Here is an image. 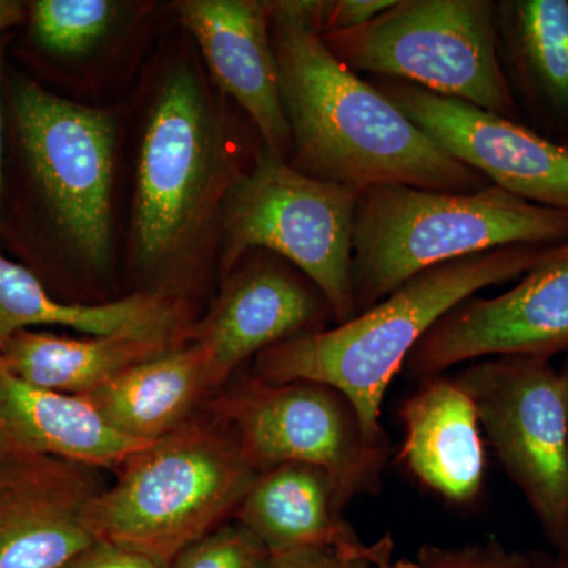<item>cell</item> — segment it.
Returning <instances> with one entry per match:
<instances>
[{
    "label": "cell",
    "instance_id": "cell-13",
    "mask_svg": "<svg viewBox=\"0 0 568 568\" xmlns=\"http://www.w3.org/2000/svg\"><path fill=\"white\" fill-rule=\"evenodd\" d=\"M97 467L0 454V568H62L95 544L84 515L104 488Z\"/></svg>",
    "mask_w": 568,
    "mask_h": 568
},
{
    "label": "cell",
    "instance_id": "cell-17",
    "mask_svg": "<svg viewBox=\"0 0 568 568\" xmlns=\"http://www.w3.org/2000/svg\"><path fill=\"white\" fill-rule=\"evenodd\" d=\"M145 444L108 424L82 396L32 386L0 364V454L118 470Z\"/></svg>",
    "mask_w": 568,
    "mask_h": 568
},
{
    "label": "cell",
    "instance_id": "cell-7",
    "mask_svg": "<svg viewBox=\"0 0 568 568\" xmlns=\"http://www.w3.org/2000/svg\"><path fill=\"white\" fill-rule=\"evenodd\" d=\"M260 473L301 463L331 474L347 503L376 493L386 448L368 439L357 413L335 388L308 381L250 377L207 403Z\"/></svg>",
    "mask_w": 568,
    "mask_h": 568
},
{
    "label": "cell",
    "instance_id": "cell-32",
    "mask_svg": "<svg viewBox=\"0 0 568 568\" xmlns=\"http://www.w3.org/2000/svg\"><path fill=\"white\" fill-rule=\"evenodd\" d=\"M2 65V58H0ZM0 192H2V115H0Z\"/></svg>",
    "mask_w": 568,
    "mask_h": 568
},
{
    "label": "cell",
    "instance_id": "cell-11",
    "mask_svg": "<svg viewBox=\"0 0 568 568\" xmlns=\"http://www.w3.org/2000/svg\"><path fill=\"white\" fill-rule=\"evenodd\" d=\"M568 351V241L548 246L506 293L467 298L440 317L406 361L410 376L444 375L500 355L548 357Z\"/></svg>",
    "mask_w": 568,
    "mask_h": 568
},
{
    "label": "cell",
    "instance_id": "cell-16",
    "mask_svg": "<svg viewBox=\"0 0 568 568\" xmlns=\"http://www.w3.org/2000/svg\"><path fill=\"white\" fill-rule=\"evenodd\" d=\"M399 458L410 474L448 503L469 504L484 489L480 420L473 398L455 377L422 379L403 403Z\"/></svg>",
    "mask_w": 568,
    "mask_h": 568
},
{
    "label": "cell",
    "instance_id": "cell-34",
    "mask_svg": "<svg viewBox=\"0 0 568 568\" xmlns=\"http://www.w3.org/2000/svg\"><path fill=\"white\" fill-rule=\"evenodd\" d=\"M560 551H562V556H568V536H567L566 545H564V548L560 549Z\"/></svg>",
    "mask_w": 568,
    "mask_h": 568
},
{
    "label": "cell",
    "instance_id": "cell-26",
    "mask_svg": "<svg viewBox=\"0 0 568 568\" xmlns=\"http://www.w3.org/2000/svg\"><path fill=\"white\" fill-rule=\"evenodd\" d=\"M394 555V540L386 536L362 551L312 548L276 552L265 558L260 568H375L377 562Z\"/></svg>",
    "mask_w": 568,
    "mask_h": 568
},
{
    "label": "cell",
    "instance_id": "cell-18",
    "mask_svg": "<svg viewBox=\"0 0 568 568\" xmlns=\"http://www.w3.org/2000/svg\"><path fill=\"white\" fill-rule=\"evenodd\" d=\"M346 504L331 474L287 463L260 473L234 518L268 555L312 548L362 551L368 545L346 521Z\"/></svg>",
    "mask_w": 568,
    "mask_h": 568
},
{
    "label": "cell",
    "instance_id": "cell-19",
    "mask_svg": "<svg viewBox=\"0 0 568 568\" xmlns=\"http://www.w3.org/2000/svg\"><path fill=\"white\" fill-rule=\"evenodd\" d=\"M497 41L518 108L568 148V0L497 2Z\"/></svg>",
    "mask_w": 568,
    "mask_h": 568
},
{
    "label": "cell",
    "instance_id": "cell-29",
    "mask_svg": "<svg viewBox=\"0 0 568 568\" xmlns=\"http://www.w3.org/2000/svg\"><path fill=\"white\" fill-rule=\"evenodd\" d=\"M22 17H24L22 3L13 2V0H0V31L20 24Z\"/></svg>",
    "mask_w": 568,
    "mask_h": 568
},
{
    "label": "cell",
    "instance_id": "cell-9",
    "mask_svg": "<svg viewBox=\"0 0 568 568\" xmlns=\"http://www.w3.org/2000/svg\"><path fill=\"white\" fill-rule=\"evenodd\" d=\"M455 379L474 405L500 465L559 549L568 536V420L551 358L500 355Z\"/></svg>",
    "mask_w": 568,
    "mask_h": 568
},
{
    "label": "cell",
    "instance_id": "cell-15",
    "mask_svg": "<svg viewBox=\"0 0 568 568\" xmlns=\"http://www.w3.org/2000/svg\"><path fill=\"white\" fill-rule=\"evenodd\" d=\"M179 17L200 43L213 80L250 115L264 149L293 152L271 36V2L185 0Z\"/></svg>",
    "mask_w": 568,
    "mask_h": 568
},
{
    "label": "cell",
    "instance_id": "cell-6",
    "mask_svg": "<svg viewBox=\"0 0 568 568\" xmlns=\"http://www.w3.org/2000/svg\"><path fill=\"white\" fill-rule=\"evenodd\" d=\"M358 190L295 170L263 149L253 170L227 190L224 271L252 250L284 257L315 284L336 324L353 320V231Z\"/></svg>",
    "mask_w": 568,
    "mask_h": 568
},
{
    "label": "cell",
    "instance_id": "cell-31",
    "mask_svg": "<svg viewBox=\"0 0 568 568\" xmlns=\"http://www.w3.org/2000/svg\"><path fill=\"white\" fill-rule=\"evenodd\" d=\"M560 388H562L564 405H566L567 420H568V355L564 362L562 368L558 369Z\"/></svg>",
    "mask_w": 568,
    "mask_h": 568
},
{
    "label": "cell",
    "instance_id": "cell-14",
    "mask_svg": "<svg viewBox=\"0 0 568 568\" xmlns=\"http://www.w3.org/2000/svg\"><path fill=\"white\" fill-rule=\"evenodd\" d=\"M331 316V306L315 284L275 261L257 260L227 282L211 315L194 331L192 343L203 354L213 392L253 355L321 331Z\"/></svg>",
    "mask_w": 568,
    "mask_h": 568
},
{
    "label": "cell",
    "instance_id": "cell-23",
    "mask_svg": "<svg viewBox=\"0 0 568 568\" xmlns=\"http://www.w3.org/2000/svg\"><path fill=\"white\" fill-rule=\"evenodd\" d=\"M32 32L41 47L82 54L102 40L118 13L106 0H39L32 3Z\"/></svg>",
    "mask_w": 568,
    "mask_h": 568
},
{
    "label": "cell",
    "instance_id": "cell-2",
    "mask_svg": "<svg viewBox=\"0 0 568 568\" xmlns=\"http://www.w3.org/2000/svg\"><path fill=\"white\" fill-rule=\"evenodd\" d=\"M551 245H508L428 268L347 323L294 336L256 357L264 383L324 384L345 396L369 440L384 444V399L433 325L495 284L519 278Z\"/></svg>",
    "mask_w": 568,
    "mask_h": 568
},
{
    "label": "cell",
    "instance_id": "cell-24",
    "mask_svg": "<svg viewBox=\"0 0 568 568\" xmlns=\"http://www.w3.org/2000/svg\"><path fill=\"white\" fill-rule=\"evenodd\" d=\"M268 551L241 523H224L179 552L168 568H260Z\"/></svg>",
    "mask_w": 568,
    "mask_h": 568
},
{
    "label": "cell",
    "instance_id": "cell-25",
    "mask_svg": "<svg viewBox=\"0 0 568 568\" xmlns=\"http://www.w3.org/2000/svg\"><path fill=\"white\" fill-rule=\"evenodd\" d=\"M414 562L416 568H538L528 556L496 540L465 547L425 545Z\"/></svg>",
    "mask_w": 568,
    "mask_h": 568
},
{
    "label": "cell",
    "instance_id": "cell-33",
    "mask_svg": "<svg viewBox=\"0 0 568 568\" xmlns=\"http://www.w3.org/2000/svg\"><path fill=\"white\" fill-rule=\"evenodd\" d=\"M547 568H568L567 560L564 558H560L558 562L555 564V566L547 567Z\"/></svg>",
    "mask_w": 568,
    "mask_h": 568
},
{
    "label": "cell",
    "instance_id": "cell-28",
    "mask_svg": "<svg viewBox=\"0 0 568 568\" xmlns=\"http://www.w3.org/2000/svg\"><path fill=\"white\" fill-rule=\"evenodd\" d=\"M62 568H163L136 552L95 541Z\"/></svg>",
    "mask_w": 568,
    "mask_h": 568
},
{
    "label": "cell",
    "instance_id": "cell-27",
    "mask_svg": "<svg viewBox=\"0 0 568 568\" xmlns=\"http://www.w3.org/2000/svg\"><path fill=\"white\" fill-rule=\"evenodd\" d=\"M396 0H336L320 2L317 29L321 37L354 31L394 7Z\"/></svg>",
    "mask_w": 568,
    "mask_h": 568
},
{
    "label": "cell",
    "instance_id": "cell-35",
    "mask_svg": "<svg viewBox=\"0 0 568 568\" xmlns=\"http://www.w3.org/2000/svg\"><path fill=\"white\" fill-rule=\"evenodd\" d=\"M564 559L567 560V564H568V556H562Z\"/></svg>",
    "mask_w": 568,
    "mask_h": 568
},
{
    "label": "cell",
    "instance_id": "cell-8",
    "mask_svg": "<svg viewBox=\"0 0 568 568\" xmlns=\"http://www.w3.org/2000/svg\"><path fill=\"white\" fill-rule=\"evenodd\" d=\"M227 149L207 97L189 70L171 74L155 104L138 170L134 241L140 261L173 260L226 181Z\"/></svg>",
    "mask_w": 568,
    "mask_h": 568
},
{
    "label": "cell",
    "instance_id": "cell-10",
    "mask_svg": "<svg viewBox=\"0 0 568 568\" xmlns=\"http://www.w3.org/2000/svg\"><path fill=\"white\" fill-rule=\"evenodd\" d=\"M14 111L22 149L55 222L85 260L106 263L115 140L110 115L36 84L18 89Z\"/></svg>",
    "mask_w": 568,
    "mask_h": 568
},
{
    "label": "cell",
    "instance_id": "cell-4",
    "mask_svg": "<svg viewBox=\"0 0 568 568\" xmlns=\"http://www.w3.org/2000/svg\"><path fill=\"white\" fill-rule=\"evenodd\" d=\"M568 241V213L495 185L474 193L379 185L358 192L353 231L355 312L428 268L508 245Z\"/></svg>",
    "mask_w": 568,
    "mask_h": 568
},
{
    "label": "cell",
    "instance_id": "cell-12",
    "mask_svg": "<svg viewBox=\"0 0 568 568\" xmlns=\"http://www.w3.org/2000/svg\"><path fill=\"white\" fill-rule=\"evenodd\" d=\"M418 129L491 185L528 203L568 213V148L525 123L414 84L369 81Z\"/></svg>",
    "mask_w": 568,
    "mask_h": 568
},
{
    "label": "cell",
    "instance_id": "cell-1",
    "mask_svg": "<svg viewBox=\"0 0 568 568\" xmlns=\"http://www.w3.org/2000/svg\"><path fill=\"white\" fill-rule=\"evenodd\" d=\"M320 2H271V36L294 159L310 178L349 189L399 185L474 193L491 185L325 47Z\"/></svg>",
    "mask_w": 568,
    "mask_h": 568
},
{
    "label": "cell",
    "instance_id": "cell-20",
    "mask_svg": "<svg viewBox=\"0 0 568 568\" xmlns=\"http://www.w3.org/2000/svg\"><path fill=\"white\" fill-rule=\"evenodd\" d=\"M36 325H61L89 336H133L174 345L181 310L166 295L138 293L102 305L55 301L28 268L0 254V347Z\"/></svg>",
    "mask_w": 568,
    "mask_h": 568
},
{
    "label": "cell",
    "instance_id": "cell-3",
    "mask_svg": "<svg viewBox=\"0 0 568 568\" xmlns=\"http://www.w3.org/2000/svg\"><path fill=\"white\" fill-rule=\"evenodd\" d=\"M92 500L85 528L97 541L168 568L241 506L260 470L211 414L145 444Z\"/></svg>",
    "mask_w": 568,
    "mask_h": 568
},
{
    "label": "cell",
    "instance_id": "cell-22",
    "mask_svg": "<svg viewBox=\"0 0 568 568\" xmlns=\"http://www.w3.org/2000/svg\"><path fill=\"white\" fill-rule=\"evenodd\" d=\"M171 349V343L133 336L67 338L22 331L0 347V364L32 386L84 396Z\"/></svg>",
    "mask_w": 568,
    "mask_h": 568
},
{
    "label": "cell",
    "instance_id": "cell-21",
    "mask_svg": "<svg viewBox=\"0 0 568 568\" xmlns=\"http://www.w3.org/2000/svg\"><path fill=\"white\" fill-rule=\"evenodd\" d=\"M211 392L203 354L190 343L130 366L82 398L123 435L152 443L186 424Z\"/></svg>",
    "mask_w": 568,
    "mask_h": 568
},
{
    "label": "cell",
    "instance_id": "cell-5",
    "mask_svg": "<svg viewBox=\"0 0 568 568\" xmlns=\"http://www.w3.org/2000/svg\"><path fill=\"white\" fill-rule=\"evenodd\" d=\"M358 73L417 85L521 122L497 41V2L398 0L354 31L323 37Z\"/></svg>",
    "mask_w": 568,
    "mask_h": 568
},
{
    "label": "cell",
    "instance_id": "cell-30",
    "mask_svg": "<svg viewBox=\"0 0 568 568\" xmlns=\"http://www.w3.org/2000/svg\"><path fill=\"white\" fill-rule=\"evenodd\" d=\"M375 568H416V562L409 559L394 560L392 556H388V558L377 562Z\"/></svg>",
    "mask_w": 568,
    "mask_h": 568
}]
</instances>
